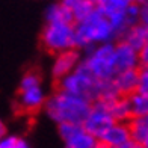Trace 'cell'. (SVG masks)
<instances>
[{"mask_svg": "<svg viewBox=\"0 0 148 148\" xmlns=\"http://www.w3.org/2000/svg\"><path fill=\"white\" fill-rule=\"evenodd\" d=\"M92 103L83 97L73 95L58 89L50 98H45V112L55 123L83 124L91 110Z\"/></svg>", "mask_w": 148, "mask_h": 148, "instance_id": "obj_1", "label": "cell"}, {"mask_svg": "<svg viewBox=\"0 0 148 148\" xmlns=\"http://www.w3.org/2000/svg\"><path fill=\"white\" fill-rule=\"evenodd\" d=\"M8 134V132H6V125L2 119H0V139H2L3 136H6Z\"/></svg>", "mask_w": 148, "mask_h": 148, "instance_id": "obj_28", "label": "cell"}, {"mask_svg": "<svg viewBox=\"0 0 148 148\" xmlns=\"http://www.w3.org/2000/svg\"><path fill=\"white\" fill-rule=\"evenodd\" d=\"M142 145H144V147H145V148H148V138H147V139H145V142H144V144H142Z\"/></svg>", "mask_w": 148, "mask_h": 148, "instance_id": "obj_32", "label": "cell"}, {"mask_svg": "<svg viewBox=\"0 0 148 148\" xmlns=\"http://www.w3.org/2000/svg\"><path fill=\"white\" fill-rule=\"evenodd\" d=\"M44 103H45V94L41 86L20 91V95H18L20 109H23L26 112H33V110L41 109Z\"/></svg>", "mask_w": 148, "mask_h": 148, "instance_id": "obj_11", "label": "cell"}, {"mask_svg": "<svg viewBox=\"0 0 148 148\" xmlns=\"http://www.w3.org/2000/svg\"><path fill=\"white\" fill-rule=\"evenodd\" d=\"M112 83L115 86L118 95L129 97L138 91V68H130L118 71L112 77Z\"/></svg>", "mask_w": 148, "mask_h": 148, "instance_id": "obj_10", "label": "cell"}, {"mask_svg": "<svg viewBox=\"0 0 148 148\" xmlns=\"http://www.w3.org/2000/svg\"><path fill=\"white\" fill-rule=\"evenodd\" d=\"M35 86H41V77L36 73H26L21 82H20V91L23 89H29V88H35Z\"/></svg>", "mask_w": 148, "mask_h": 148, "instance_id": "obj_20", "label": "cell"}, {"mask_svg": "<svg viewBox=\"0 0 148 148\" xmlns=\"http://www.w3.org/2000/svg\"><path fill=\"white\" fill-rule=\"evenodd\" d=\"M17 142V136H3L2 139H0V148H14Z\"/></svg>", "mask_w": 148, "mask_h": 148, "instance_id": "obj_25", "label": "cell"}, {"mask_svg": "<svg viewBox=\"0 0 148 148\" xmlns=\"http://www.w3.org/2000/svg\"><path fill=\"white\" fill-rule=\"evenodd\" d=\"M133 145H134V142L130 139V140H127V142H123V144H119V145L113 147V148H133Z\"/></svg>", "mask_w": 148, "mask_h": 148, "instance_id": "obj_27", "label": "cell"}, {"mask_svg": "<svg viewBox=\"0 0 148 148\" xmlns=\"http://www.w3.org/2000/svg\"><path fill=\"white\" fill-rule=\"evenodd\" d=\"M100 88H101V80L94 77L91 71L82 64V60L79 62V65L74 68L73 73L58 80V89L73 94V95L83 97L89 100L91 103L98 100Z\"/></svg>", "mask_w": 148, "mask_h": 148, "instance_id": "obj_3", "label": "cell"}, {"mask_svg": "<svg viewBox=\"0 0 148 148\" xmlns=\"http://www.w3.org/2000/svg\"><path fill=\"white\" fill-rule=\"evenodd\" d=\"M109 112L115 123H127L132 118V107L129 97L119 95L109 101Z\"/></svg>", "mask_w": 148, "mask_h": 148, "instance_id": "obj_14", "label": "cell"}, {"mask_svg": "<svg viewBox=\"0 0 148 148\" xmlns=\"http://www.w3.org/2000/svg\"><path fill=\"white\" fill-rule=\"evenodd\" d=\"M113 66L116 73L130 68H139L138 51L124 41H118L116 44H113Z\"/></svg>", "mask_w": 148, "mask_h": 148, "instance_id": "obj_8", "label": "cell"}, {"mask_svg": "<svg viewBox=\"0 0 148 148\" xmlns=\"http://www.w3.org/2000/svg\"><path fill=\"white\" fill-rule=\"evenodd\" d=\"M129 101L132 107V116H147L148 115V95L142 92H133L129 95Z\"/></svg>", "mask_w": 148, "mask_h": 148, "instance_id": "obj_18", "label": "cell"}, {"mask_svg": "<svg viewBox=\"0 0 148 148\" xmlns=\"http://www.w3.org/2000/svg\"><path fill=\"white\" fill-rule=\"evenodd\" d=\"M92 148H109V147H106V145H104L103 142H100V140H97V144L94 145Z\"/></svg>", "mask_w": 148, "mask_h": 148, "instance_id": "obj_29", "label": "cell"}, {"mask_svg": "<svg viewBox=\"0 0 148 148\" xmlns=\"http://www.w3.org/2000/svg\"><path fill=\"white\" fill-rule=\"evenodd\" d=\"M82 64L98 80H109L116 74L113 66V42H103L89 47Z\"/></svg>", "mask_w": 148, "mask_h": 148, "instance_id": "obj_4", "label": "cell"}, {"mask_svg": "<svg viewBox=\"0 0 148 148\" xmlns=\"http://www.w3.org/2000/svg\"><path fill=\"white\" fill-rule=\"evenodd\" d=\"M95 8H97V5L92 0H76V2H73L70 5V9H71L74 23L83 21L86 17H89L92 14Z\"/></svg>", "mask_w": 148, "mask_h": 148, "instance_id": "obj_17", "label": "cell"}, {"mask_svg": "<svg viewBox=\"0 0 148 148\" xmlns=\"http://www.w3.org/2000/svg\"><path fill=\"white\" fill-rule=\"evenodd\" d=\"M138 91L148 95V66L138 68Z\"/></svg>", "mask_w": 148, "mask_h": 148, "instance_id": "obj_22", "label": "cell"}, {"mask_svg": "<svg viewBox=\"0 0 148 148\" xmlns=\"http://www.w3.org/2000/svg\"><path fill=\"white\" fill-rule=\"evenodd\" d=\"M66 148H70V147H66Z\"/></svg>", "mask_w": 148, "mask_h": 148, "instance_id": "obj_34", "label": "cell"}, {"mask_svg": "<svg viewBox=\"0 0 148 148\" xmlns=\"http://www.w3.org/2000/svg\"><path fill=\"white\" fill-rule=\"evenodd\" d=\"M98 140L103 142L109 148H113V147H116L123 142H127V140H130L129 125H127V123H113L109 129L101 134V138Z\"/></svg>", "mask_w": 148, "mask_h": 148, "instance_id": "obj_12", "label": "cell"}, {"mask_svg": "<svg viewBox=\"0 0 148 148\" xmlns=\"http://www.w3.org/2000/svg\"><path fill=\"white\" fill-rule=\"evenodd\" d=\"M47 23H74L70 6L65 3H53L45 11Z\"/></svg>", "mask_w": 148, "mask_h": 148, "instance_id": "obj_15", "label": "cell"}, {"mask_svg": "<svg viewBox=\"0 0 148 148\" xmlns=\"http://www.w3.org/2000/svg\"><path fill=\"white\" fill-rule=\"evenodd\" d=\"M119 41H124L125 44H129L132 49L134 50H140L144 47V44L148 41V33H147V27L142 24H136V26H132L129 27L124 33L123 36L119 38Z\"/></svg>", "mask_w": 148, "mask_h": 148, "instance_id": "obj_13", "label": "cell"}, {"mask_svg": "<svg viewBox=\"0 0 148 148\" xmlns=\"http://www.w3.org/2000/svg\"><path fill=\"white\" fill-rule=\"evenodd\" d=\"M41 44L49 53L76 49L74 23H47L41 33Z\"/></svg>", "mask_w": 148, "mask_h": 148, "instance_id": "obj_5", "label": "cell"}, {"mask_svg": "<svg viewBox=\"0 0 148 148\" xmlns=\"http://www.w3.org/2000/svg\"><path fill=\"white\" fill-rule=\"evenodd\" d=\"M147 33H148V27H147Z\"/></svg>", "mask_w": 148, "mask_h": 148, "instance_id": "obj_33", "label": "cell"}, {"mask_svg": "<svg viewBox=\"0 0 148 148\" xmlns=\"http://www.w3.org/2000/svg\"><path fill=\"white\" fill-rule=\"evenodd\" d=\"M130 130V139L134 144H144L148 138V124L145 121V116H132L127 121Z\"/></svg>", "mask_w": 148, "mask_h": 148, "instance_id": "obj_16", "label": "cell"}, {"mask_svg": "<svg viewBox=\"0 0 148 148\" xmlns=\"http://www.w3.org/2000/svg\"><path fill=\"white\" fill-rule=\"evenodd\" d=\"M125 21L127 26L132 27V26H136L139 23V5L138 3H130L125 8Z\"/></svg>", "mask_w": 148, "mask_h": 148, "instance_id": "obj_21", "label": "cell"}, {"mask_svg": "<svg viewBox=\"0 0 148 148\" xmlns=\"http://www.w3.org/2000/svg\"><path fill=\"white\" fill-rule=\"evenodd\" d=\"M130 3L132 2H129V0H104V2H101L97 6H98V9L103 12L104 17H109L112 14H116V12L125 11V8Z\"/></svg>", "mask_w": 148, "mask_h": 148, "instance_id": "obj_19", "label": "cell"}, {"mask_svg": "<svg viewBox=\"0 0 148 148\" xmlns=\"http://www.w3.org/2000/svg\"><path fill=\"white\" fill-rule=\"evenodd\" d=\"M79 62H80V53L77 51V49H70V50L56 53V59L51 68L55 79L59 80L65 77L66 74L73 73L74 68L79 65Z\"/></svg>", "mask_w": 148, "mask_h": 148, "instance_id": "obj_9", "label": "cell"}, {"mask_svg": "<svg viewBox=\"0 0 148 148\" xmlns=\"http://www.w3.org/2000/svg\"><path fill=\"white\" fill-rule=\"evenodd\" d=\"M139 24L148 27V0L139 5Z\"/></svg>", "mask_w": 148, "mask_h": 148, "instance_id": "obj_23", "label": "cell"}, {"mask_svg": "<svg viewBox=\"0 0 148 148\" xmlns=\"http://www.w3.org/2000/svg\"><path fill=\"white\" fill-rule=\"evenodd\" d=\"M59 125V134L62 140L70 148H92L97 144V139L83 129L82 124L62 123Z\"/></svg>", "mask_w": 148, "mask_h": 148, "instance_id": "obj_7", "label": "cell"}, {"mask_svg": "<svg viewBox=\"0 0 148 148\" xmlns=\"http://www.w3.org/2000/svg\"><path fill=\"white\" fill-rule=\"evenodd\" d=\"M73 2H76V0H62V3H65L66 6H70V5H71Z\"/></svg>", "mask_w": 148, "mask_h": 148, "instance_id": "obj_30", "label": "cell"}, {"mask_svg": "<svg viewBox=\"0 0 148 148\" xmlns=\"http://www.w3.org/2000/svg\"><path fill=\"white\" fill-rule=\"evenodd\" d=\"M109 101L110 100H97V101H94L88 116H86V119L82 124L83 129L89 134H92L97 140L115 123L109 112Z\"/></svg>", "mask_w": 148, "mask_h": 148, "instance_id": "obj_6", "label": "cell"}, {"mask_svg": "<svg viewBox=\"0 0 148 148\" xmlns=\"http://www.w3.org/2000/svg\"><path fill=\"white\" fill-rule=\"evenodd\" d=\"M14 148H30V145L27 144V140H24V139H20V138H17V142H15Z\"/></svg>", "mask_w": 148, "mask_h": 148, "instance_id": "obj_26", "label": "cell"}, {"mask_svg": "<svg viewBox=\"0 0 148 148\" xmlns=\"http://www.w3.org/2000/svg\"><path fill=\"white\" fill-rule=\"evenodd\" d=\"M115 38L109 23L98 6L94 12L86 17L83 21L74 23V39H76V49H89L92 45L110 42Z\"/></svg>", "mask_w": 148, "mask_h": 148, "instance_id": "obj_2", "label": "cell"}, {"mask_svg": "<svg viewBox=\"0 0 148 148\" xmlns=\"http://www.w3.org/2000/svg\"><path fill=\"white\" fill-rule=\"evenodd\" d=\"M138 60L139 66H148V41L144 44L140 50H138Z\"/></svg>", "mask_w": 148, "mask_h": 148, "instance_id": "obj_24", "label": "cell"}, {"mask_svg": "<svg viewBox=\"0 0 148 148\" xmlns=\"http://www.w3.org/2000/svg\"><path fill=\"white\" fill-rule=\"evenodd\" d=\"M133 148H145V147H144L142 144H134V145H133Z\"/></svg>", "mask_w": 148, "mask_h": 148, "instance_id": "obj_31", "label": "cell"}]
</instances>
